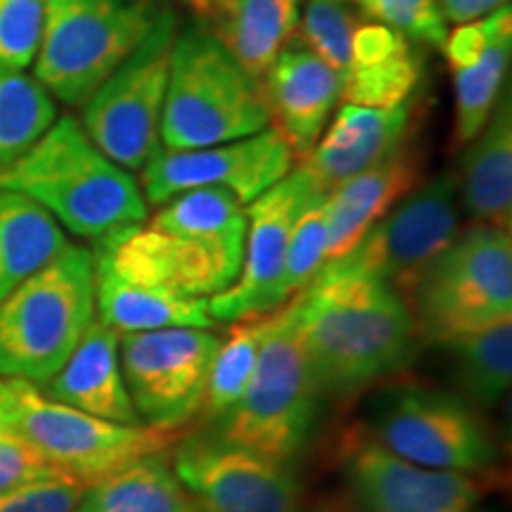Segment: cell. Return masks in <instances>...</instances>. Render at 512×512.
<instances>
[{
    "label": "cell",
    "mask_w": 512,
    "mask_h": 512,
    "mask_svg": "<svg viewBox=\"0 0 512 512\" xmlns=\"http://www.w3.org/2000/svg\"><path fill=\"white\" fill-rule=\"evenodd\" d=\"M171 465L202 512H302V489L290 467L211 432L183 439Z\"/></svg>",
    "instance_id": "16"
},
{
    "label": "cell",
    "mask_w": 512,
    "mask_h": 512,
    "mask_svg": "<svg viewBox=\"0 0 512 512\" xmlns=\"http://www.w3.org/2000/svg\"><path fill=\"white\" fill-rule=\"evenodd\" d=\"M512 48L510 3L498 10V22L489 46L472 67L456 72V124L453 145L465 147L482 131L503 93Z\"/></svg>",
    "instance_id": "28"
},
{
    "label": "cell",
    "mask_w": 512,
    "mask_h": 512,
    "mask_svg": "<svg viewBox=\"0 0 512 512\" xmlns=\"http://www.w3.org/2000/svg\"><path fill=\"white\" fill-rule=\"evenodd\" d=\"M290 145L273 126L233 143L200 150H157L143 166L145 202L162 207L190 190L223 188L245 204L280 183L294 169Z\"/></svg>",
    "instance_id": "15"
},
{
    "label": "cell",
    "mask_w": 512,
    "mask_h": 512,
    "mask_svg": "<svg viewBox=\"0 0 512 512\" xmlns=\"http://www.w3.org/2000/svg\"><path fill=\"white\" fill-rule=\"evenodd\" d=\"M178 17L159 15L138 48L83 102L81 126L105 157L126 171H140L162 150V112Z\"/></svg>",
    "instance_id": "10"
},
{
    "label": "cell",
    "mask_w": 512,
    "mask_h": 512,
    "mask_svg": "<svg viewBox=\"0 0 512 512\" xmlns=\"http://www.w3.org/2000/svg\"><path fill=\"white\" fill-rule=\"evenodd\" d=\"M361 24L349 0H309L299 17V41L318 55L342 81L351 60V38Z\"/></svg>",
    "instance_id": "32"
},
{
    "label": "cell",
    "mask_w": 512,
    "mask_h": 512,
    "mask_svg": "<svg viewBox=\"0 0 512 512\" xmlns=\"http://www.w3.org/2000/svg\"><path fill=\"white\" fill-rule=\"evenodd\" d=\"M247 214L233 192L190 190L150 221L95 240L93 261L131 285L211 299L238 280Z\"/></svg>",
    "instance_id": "2"
},
{
    "label": "cell",
    "mask_w": 512,
    "mask_h": 512,
    "mask_svg": "<svg viewBox=\"0 0 512 512\" xmlns=\"http://www.w3.org/2000/svg\"><path fill=\"white\" fill-rule=\"evenodd\" d=\"M261 335H264V316L240 320V325L230 330L228 339H221L219 351L211 363L207 392H204L200 411L209 425L230 411L245 394L247 384L252 380L256 358H259Z\"/></svg>",
    "instance_id": "31"
},
{
    "label": "cell",
    "mask_w": 512,
    "mask_h": 512,
    "mask_svg": "<svg viewBox=\"0 0 512 512\" xmlns=\"http://www.w3.org/2000/svg\"><path fill=\"white\" fill-rule=\"evenodd\" d=\"M498 10L482 19H475V22L458 24V27L446 36L444 53H446L448 67H451L453 74L460 72V69L472 67V64L482 57L486 46H489L491 36H494V29L498 22Z\"/></svg>",
    "instance_id": "38"
},
{
    "label": "cell",
    "mask_w": 512,
    "mask_h": 512,
    "mask_svg": "<svg viewBox=\"0 0 512 512\" xmlns=\"http://www.w3.org/2000/svg\"><path fill=\"white\" fill-rule=\"evenodd\" d=\"M422 183V157L408 143L373 169L337 185L325 200L328 252L325 264L339 259Z\"/></svg>",
    "instance_id": "20"
},
{
    "label": "cell",
    "mask_w": 512,
    "mask_h": 512,
    "mask_svg": "<svg viewBox=\"0 0 512 512\" xmlns=\"http://www.w3.org/2000/svg\"><path fill=\"white\" fill-rule=\"evenodd\" d=\"M55 475L60 472L50 467L29 444L8 430L0 432V494Z\"/></svg>",
    "instance_id": "37"
},
{
    "label": "cell",
    "mask_w": 512,
    "mask_h": 512,
    "mask_svg": "<svg viewBox=\"0 0 512 512\" xmlns=\"http://www.w3.org/2000/svg\"><path fill=\"white\" fill-rule=\"evenodd\" d=\"M46 0H0V67L24 69L41 46Z\"/></svg>",
    "instance_id": "35"
},
{
    "label": "cell",
    "mask_w": 512,
    "mask_h": 512,
    "mask_svg": "<svg viewBox=\"0 0 512 512\" xmlns=\"http://www.w3.org/2000/svg\"><path fill=\"white\" fill-rule=\"evenodd\" d=\"M0 188L29 197L57 226L88 240L147 219L140 183L102 155L72 114L57 117L27 155L0 174Z\"/></svg>",
    "instance_id": "3"
},
{
    "label": "cell",
    "mask_w": 512,
    "mask_h": 512,
    "mask_svg": "<svg viewBox=\"0 0 512 512\" xmlns=\"http://www.w3.org/2000/svg\"><path fill=\"white\" fill-rule=\"evenodd\" d=\"M55 119L53 95L34 76L0 67V174L27 155Z\"/></svg>",
    "instance_id": "30"
},
{
    "label": "cell",
    "mask_w": 512,
    "mask_h": 512,
    "mask_svg": "<svg viewBox=\"0 0 512 512\" xmlns=\"http://www.w3.org/2000/svg\"><path fill=\"white\" fill-rule=\"evenodd\" d=\"M328 252V209L325 200L313 204L299 216L292 230L290 245L285 254L283 278H280V299L283 304L299 294L325 266Z\"/></svg>",
    "instance_id": "33"
},
{
    "label": "cell",
    "mask_w": 512,
    "mask_h": 512,
    "mask_svg": "<svg viewBox=\"0 0 512 512\" xmlns=\"http://www.w3.org/2000/svg\"><path fill=\"white\" fill-rule=\"evenodd\" d=\"M221 339L204 328H166L119 337V361L140 422L176 432L202 411Z\"/></svg>",
    "instance_id": "12"
},
{
    "label": "cell",
    "mask_w": 512,
    "mask_h": 512,
    "mask_svg": "<svg viewBox=\"0 0 512 512\" xmlns=\"http://www.w3.org/2000/svg\"><path fill=\"white\" fill-rule=\"evenodd\" d=\"M86 486L55 475L0 494V512H76Z\"/></svg>",
    "instance_id": "36"
},
{
    "label": "cell",
    "mask_w": 512,
    "mask_h": 512,
    "mask_svg": "<svg viewBox=\"0 0 512 512\" xmlns=\"http://www.w3.org/2000/svg\"><path fill=\"white\" fill-rule=\"evenodd\" d=\"M185 3H188L190 8L197 12V17H202L204 12H207L214 3H219V0H185Z\"/></svg>",
    "instance_id": "41"
},
{
    "label": "cell",
    "mask_w": 512,
    "mask_h": 512,
    "mask_svg": "<svg viewBox=\"0 0 512 512\" xmlns=\"http://www.w3.org/2000/svg\"><path fill=\"white\" fill-rule=\"evenodd\" d=\"M76 512H202L164 453H150L83 489Z\"/></svg>",
    "instance_id": "26"
},
{
    "label": "cell",
    "mask_w": 512,
    "mask_h": 512,
    "mask_svg": "<svg viewBox=\"0 0 512 512\" xmlns=\"http://www.w3.org/2000/svg\"><path fill=\"white\" fill-rule=\"evenodd\" d=\"M413 114L411 98L384 110L344 102L311 155L299 164L330 195L337 185L401 150L408 143Z\"/></svg>",
    "instance_id": "19"
},
{
    "label": "cell",
    "mask_w": 512,
    "mask_h": 512,
    "mask_svg": "<svg viewBox=\"0 0 512 512\" xmlns=\"http://www.w3.org/2000/svg\"><path fill=\"white\" fill-rule=\"evenodd\" d=\"M299 3L302 0H219L202 19L230 57L261 83L280 50L294 38Z\"/></svg>",
    "instance_id": "24"
},
{
    "label": "cell",
    "mask_w": 512,
    "mask_h": 512,
    "mask_svg": "<svg viewBox=\"0 0 512 512\" xmlns=\"http://www.w3.org/2000/svg\"><path fill=\"white\" fill-rule=\"evenodd\" d=\"M67 245V235L46 209L0 188V302Z\"/></svg>",
    "instance_id": "27"
},
{
    "label": "cell",
    "mask_w": 512,
    "mask_h": 512,
    "mask_svg": "<svg viewBox=\"0 0 512 512\" xmlns=\"http://www.w3.org/2000/svg\"><path fill=\"white\" fill-rule=\"evenodd\" d=\"M453 354L456 377L477 406H494L512 377V320L465 332L441 344Z\"/></svg>",
    "instance_id": "29"
},
{
    "label": "cell",
    "mask_w": 512,
    "mask_h": 512,
    "mask_svg": "<svg viewBox=\"0 0 512 512\" xmlns=\"http://www.w3.org/2000/svg\"><path fill=\"white\" fill-rule=\"evenodd\" d=\"M41 392L62 406L93 415V418L143 425L128 396L119 361V335L98 318L81 337L67 363L43 382Z\"/></svg>",
    "instance_id": "21"
},
{
    "label": "cell",
    "mask_w": 512,
    "mask_h": 512,
    "mask_svg": "<svg viewBox=\"0 0 512 512\" xmlns=\"http://www.w3.org/2000/svg\"><path fill=\"white\" fill-rule=\"evenodd\" d=\"M292 304L320 394L361 392L415 356L411 306L375 275L330 261Z\"/></svg>",
    "instance_id": "1"
},
{
    "label": "cell",
    "mask_w": 512,
    "mask_h": 512,
    "mask_svg": "<svg viewBox=\"0 0 512 512\" xmlns=\"http://www.w3.org/2000/svg\"><path fill=\"white\" fill-rule=\"evenodd\" d=\"M418 337L432 344L512 320L510 230L477 223L458 233L413 290Z\"/></svg>",
    "instance_id": "8"
},
{
    "label": "cell",
    "mask_w": 512,
    "mask_h": 512,
    "mask_svg": "<svg viewBox=\"0 0 512 512\" xmlns=\"http://www.w3.org/2000/svg\"><path fill=\"white\" fill-rule=\"evenodd\" d=\"M320 396L290 299L264 316L252 380L240 401L211 422V434L292 467L316 427Z\"/></svg>",
    "instance_id": "4"
},
{
    "label": "cell",
    "mask_w": 512,
    "mask_h": 512,
    "mask_svg": "<svg viewBox=\"0 0 512 512\" xmlns=\"http://www.w3.org/2000/svg\"><path fill=\"white\" fill-rule=\"evenodd\" d=\"M363 15L399 31L408 41L444 48L446 19L437 0H356Z\"/></svg>",
    "instance_id": "34"
},
{
    "label": "cell",
    "mask_w": 512,
    "mask_h": 512,
    "mask_svg": "<svg viewBox=\"0 0 512 512\" xmlns=\"http://www.w3.org/2000/svg\"><path fill=\"white\" fill-rule=\"evenodd\" d=\"M95 318L119 337L166 328L209 330L216 325L209 299L131 285L100 266H95Z\"/></svg>",
    "instance_id": "25"
},
{
    "label": "cell",
    "mask_w": 512,
    "mask_h": 512,
    "mask_svg": "<svg viewBox=\"0 0 512 512\" xmlns=\"http://www.w3.org/2000/svg\"><path fill=\"white\" fill-rule=\"evenodd\" d=\"M458 192L477 223L510 230L512 223V105L501 95L482 131L465 145Z\"/></svg>",
    "instance_id": "23"
},
{
    "label": "cell",
    "mask_w": 512,
    "mask_h": 512,
    "mask_svg": "<svg viewBox=\"0 0 512 512\" xmlns=\"http://www.w3.org/2000/svg\"><path fill=\"white\" fill-rule=\"evenodd\" d=\"M456 235L458 181L456 174H439L403 197L335 261L375 275L408 302L418 280Z\"/></svg>",
    "instance_id": "13"
},
{
    "label": "cell",
    "mask_w": 512,
    "mask_h": 512,
    "mask_svg": "<svg viewBox=\"0 0 512 512\" xmlns=\"http://www.w3.org/2000/svg\"><path fill=\"white\" fill-rule=\"evenodd\" d=\"M271 126L302 162L318 145L339 100V76L297 36L287 41L261 79Z\"/></svg>",
    "instance_id": "18"
},
{
    "label": "cell",
    "mask_w": 512,
    "mask_h": 512,
    "mask_svg": "<svg viewBox=\"0 0 512 512\" xmlns=\"http://www.w3.org/2000/svg\"><path fill=\"white\" fill-rule=\"evenodd\" d=\"M8 380L5 377H0V432L8 430Z\"/></svg>",
    "instance_id": "40"
},
{
    "label": "cell",
    "mask_w": 512,
    "mask_h": 512,
    "mask_svg": "<svg viewBox=\"0 0 512 512\" xmlns=\"http://www.w3.org/2000/svg\"><path fill=\"white\" fill-rule=\"evenodd\" d=\"M377 444L430 470L482 477L498 463V446L470 403L427 387H399L377 403Z\"/></svg>",
    "instance_id": "11"
},
{
    "label": "cell",
    "mask_w": 512,
    "mask_h": 512,
    "mask_svg": "<svg viewBox=\"0 0 512 512\" xmlns=\"http://www.w3.org/2000/svg\"><path fill=\"white\" fill-rule=\"evenodd\" d=\"M342 484L349 512H475L484 494L477 477L408 463L370 434L344 444Z\"/></svg>",
    "instance_id": "17"
},
{
    "label": "cell",
    "mask_w": 512,
    "mask_h": 512,
    "mask_svg": "<svg viewBox=\"0 0 512 512\" xmlns=\"http://www.w3.org/2000/svg\"><path fill=\"white\" fill-rule=\"evenodd\" d=\"M93 320V252L67 245L0 302V377L31 384L50 380Z\"/></svg>",
    "instance_id": "5"
},
{
    "label": "cell",
    "mask_w": 512,
    "mask_h": 512,
    "mask_svg": "<svg viewBox=\"0 0 512 512\" xmlns=\"http://www.w3.org/2000/svg\"><path fill=\"white\" fill-rule=\"evenodd\" d=\"M157 15L150 0H46L34 79L64 105L81 107L138 48Z\"/></svg>",
    "instance_id": "7"
},
{
    "label": "cell",
    "mask_w": 512,
    "mask_h": 512,
    "mask_svg": "<svg viewBox=\"0 0 512 512\" xmlns=\"http://www.w3.org/2000/svg\"><path fill=\"white\" fill-rule=\"evenodd\" d=\"M268 126L261 83L207 29H178L162 112L164 150L233 143Z\"/></svg>",
    "instance_id": "6"
},
{
    "label": "cell",
    "mask_w": 512,
    "mask_h": 512,
    "mask_svg": "<svg viewBox=\"0 0 512 512\" xmlns=\"http://www.w3.org/2000/svg\"><path fill=\"white\" fill-rule=\"evenodd\" d=\"M437 3L446 22L467 24L491 15V12H496L508 0H437Z\"/></svg>",
    "instance_id": "39"
},
{
    "label": "cell",
    "mask_w": 512,
    "mask_h": 512,
    "mask_svg": "<svg viewBox=\"0 0 512 512\" xmlns=\"http://www.w3.org/2000/svg\"><path fill=\"white\" fill-rule=\"evenodd\" d=\"M8 432L50 467L83 486L114 475L150 453H164L174 432L119 425L48 399L36 384L8 380Z\"/></svg>",
    "instance_id": "9"
},
{
    "label": "cell",
    "mask_w": 512,
    "mask_h": 512,
    "mask_svg": "<svg viewBox=\"0 0 512 512\" xmlns=\"http://www.w3.org/2000/svg\"><path fill=\"white\" fill-rule=\"evenodd\" d=\"M323 200H328V192L302 164H297L283 181L247 204L240 275L226 292L209 299V313L216 323H240L283 306L280 278L292 230L306 209Z\"/></svg>",
    "instance_id": "14"
},
{
    "label": "cell",
    "mask_w": 512,
    "mask_h": 512,
    "mask_svg": "<svg viewBox=\"0 0 512 512\" xmlns=\"http://www.w3.org/2000/svg\"><path fill=\"white\" fill-rule=\"evenodd\" d=\"M420 76L422 57L406 36L380 22H361L351 38V60L339 81V98L384 110L411 98Z\"/></svg>",
    "instance_id": "22"
}]
</instances>
